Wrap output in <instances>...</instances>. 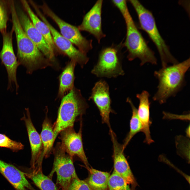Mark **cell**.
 Segmentation results:
<instances>
[{
  "instance_id": "484cf974",
  "label": "cell",
  "mask_w": 190,
  "mask_h": 190,
  "mask_svg": "<svg viewBox=\"0 0 190 190\" xmlns=\"http://www.w3.org/2000/svg\"><path fill=\"white\" fill-rule=\"evenodd\" d=\"M108 190H131L124 179L113 170L108 183Z\"/></svg>"
},
{
  "instance_id": "603a6c76",
  "label": "cell",
  "mask_w": 190,
  "mask_h": 190,
  "mask_svg": "<svg viewBox=\"0 0 190 190\" xmlns=\"http://www.w3.org/2000/svg\"><path fill=\"white\" fill-rule=\"evenodd\" d=\"M26 174L41 190H58L51 178L43 174L42 169L32 170L31 172Z\"/></svg>"
},
{
  "instance_id": "7402d4cb",
  "label": "cell",
  "mask_w": 190,
  "mask_h": 190,
  "mask_svg": "<svg viewBox=\"0 0 190 190\" xmlns=\"http://www.w3.org/2000/svg\"><path fill=\"white\" fill-rule=\"evenodd\" d=\"M87 169L89 174L86 180L92 188L93 190H107L110 173L92 168L89 167Z\"/></svg>"
},
{
  "instance_id": "4fadbf2b",
  "label": "cell",
  "mask_w": 190,
  "mask_h": 190,
  "mask_svg": "<svg viewBox=\"0 0 190 190\" xmlns=\"http://www.w3.org/2000/svg\"><path fill=\"white\" fill-rule=\"evenodd\" d=\"M89 99L93 101L99 110L102 122L106 124L111 128L110 115L113 111L107 83L102 80L97 82L92 89Z\"/></svg>"
},
{
  "instance_id": "4dcf8cb0",
  "label": "cell",
  "mask_w": 190,
  "mask_h": 190,
  "mask_svg": "<svg viewBox=\"0 0 190 190\" xmlns=\"http://www.w3.org/2000/svg\"><path fill=\"white\" fill-rule=\"evenodd\" d=\"M186 135L188 137H189L190 136V126L189 125L188 127L187 128L186 130Z\"/></svg>"
},
{
  "instance_id": "44dd1931",
  "label": "cell",
  "mask_w": 190,
  "mask_h": 190,
  "mask_svg": "<svg viewBox=\"0 0 190 190\" xmlns=\"http://www.w3.org/2000/svg\"><path fill=\"white\" fill-rule=\"evenodd\" d=\"M20 2L34 26L43 36L51 50L54 53L55 46L48 26L34 12L27 1L21 0Z\"/></svg>"
},
{
  "instance_id": "e0dca14e",
  "label": "cell",
  "mask_w": 190,
  "mask_h": 190,
  "mask_svg": "<svg viewBox=\"0 0 190 190\" xmlns=\"http://www.w3.org/2000/svg\"><path fill=\"white\" fill-rule=\"evenodd\" d=\"M0 173L16 190H35L26 179L25 174L1 159Z\"/></svg>"
},
{
  "instance_id": "7c38bea8",
  "label": "cell",
  "mask_w": 190,
  "mask_h": 190,
  "mask_svg": "<svg viewBox=\"0 0 190 190\" xmlns=\"http://www.w3.org/2000/svg\"><path fill=\"white\" fill-rule=\"evenodd\" d=\"M80 129L75 132L73 127L67 128L60 132L61 144L66 152L73 158L78 157L89 168L88 162L84 150L82 140V121L80 122Z\"/></svg>"
},
{
  "instance_id": "cb8c5ba5",
  "label": "cell",
  "mask_w": 190,
  "mask_h": 190,
  "mask_svg": "<svg viewBox=\"0 0 190 190\" xmlns=\"http://www.w3.org/2000/svg\"><path fill=\"white\" fill-rule=\"evenodd\" d=\"M126 101L129 103L131 106L132 110V115L130 121L129 131L122 145L124 150L134 136L138 132L142 131V125L137 113V109L130 98H128Z\"/></svg>"
},
{
  "instance_id": "4316f807",
  "label": "cell",
  "mask_w": 190,
  "mask_h": 190,
  "mask_svg": "<svg viewBox=\"0 0 190 190\" xmlns=\"http://www.w3.org/2000/svg\"><path fill=\"white\" fill-rule=\"evenodd\" d=\"M24 146L21 142L12 140L4 134L0 133V147L9 149L13 151L23 149Z\"/></svg>"
},
{
  "instance_id": "ffe728a7",
  "label": "cell",
  "mask_w": 190,
  "mask_h": 190,
  "mask_svg": "<svg viewBox=\"0 0 190 190\" xmlns=\"http://www.w3.org/2000/svg\"><path fill=\"white\" fill-rule=\"evenodd\" d=\"M77 63L71 60L64 68L59 77V88L57 98H62L74 87V70Z\"/></svg>"
},
{
  "instance_id": "ba28073f",
  "label": "cell",
  "mask_w": 190,
  "mask_h": 190,
  "mask_svg": "<svg viewBox=\"0 0 190 190\" xmlns=\"http://www.w3.org/2000/svg\"><path fill=\"white\" fill-rule=\"evenodd\" d=\"M118 51L116 47L112 46L103 49L91 73L98 77L108 78L123 75L125 73Z\"/></svg>"
},
{
  "instance_id": "2e32d148",
  "label": "cell",
  "mask_w": 190,
  "mask_h": 190,
  "mask_svg": "<svg viewBox=\"0 0 190 190\" xmlns=\"http://www.w3.org/2000/svg\"><path fill=\"white\" fill-rule=\"evenodd\" d=\"M26 115L24 114L21 118L25 124L31 150L30 165L32 170L35 169L40 157L42 150V141L40 135L35 127L31 119L28 108H26Z\"/></svg>"
},
{
  "instance_id": "8fae6325",
  "label": "cell",
  "mask_w": 190,
  "mask_h": 190,
  "mask_svg": "<svg viewBox=\"0 0 190 190\" xmlns=\"http://www.w3.org/2000/svg\"><path fill=\"white\" fill-rule=\"evenodd\" d=\"M16 10L20 24L26 35L54 66H58L54 53L43 36L34 26L27 15L20 8Z\"/></svg>"
},
{
  "instance_id": "5bb4252c",
  "label": "cell",
  "mask_w": 190,
  "mask_h": 190,
  "mask_svg": "<svg viewBox=\"0 0 190 190\" xmlns=\"http://www.w3.org/2000/svg\"><path fill=\"white\" fill-rule=\"evenodd\" d=\"M103 0L97 1L85 15L82 22L78 27L79 30L88 32L92 35L99 43L106 35L102 29V11Z\"/></svg>"
},
{
  "instance_id": "d4e9b609",
  "label": "cell",
  "mask_w": 190,
  "mask_h": 190,
  "mask_svg": "<svg viewBox=\"0 0 190 190\" xmlns=\"http://www.w3.org/2000/svg\"><path fill=\"white\" fill-rule=\"evenodd\" d=\"M11 14L10 0H0V32L7 31V23Z\"/></svg>"
},
{
  "instance_id": "6da1fadb",
  "label": "cell",
  "mask_w": 190,
  "mask_h": 190,
  "mask_svg": "<svg viewBox=\"0 0 190 190\" xmlns=\"http://www.w3.org/2000/svg\"><path fill=\"white\" fill-rule=\"evenodd\" d=\"M12 27L16 40L17 57L19 64L26 69V72L31 74L39 69L54 66L26 34L18 20L14 1H10Z\"/></svg>"
},
{
  "instance_id": "5b68a950",
  "label": "cell",
  "mask_w": 190,
  "mask_h": 190,
  "mask_svg": "<svg viewBox=\"0 0 190 190\" xmlns=\"http://www.w3.org/2000/svg\"><path fill=\"white\" fill-rule=\"evenodd\" d=\"M124 18L126 24V33L123 45L128 51V59L131 61L137 58L140 61L141 66L147 63L156 65L157 61L155 53L148 46L129 11Z\"/></svg>"
},
{
  "instance_id": "3957f363",
  "label": "cell",
  "mask_w": 190,
  "mask_h": 190,
  "mask_svg": "<svg viewBox=\"0 0 190 190\" xmlns=\"http://www.w3.org/2000/svg\"><path fill=\"white\" fill-rule=\"evenodd\" d=\"M62 98L57 118L53 125L54 141L61 131L73 127L77 119L82 117L88 107L80 91L74 87Z\"/></svg>"
},
{
  "instance_id": "9c48e42d",
  "label": "cell",
  "mask_w": 190,
  "mask_h": 190,
  "mask_svg": "<svg viewBox=\"0 0 190 190\" xmlns=\"http://www.w3.org/2000/svg\"><path fill=\"white\" fill-rule=\"evenodd\" d=\"M34 9L39 17L49 29L55 46L69 57L71 60L74 61L81 67L83 68L89 60L87 55L76 48L71 42L59 33L50 24L38 6L35 7Z\"/></svg>"
},
{
  "instance_id": "9a60e30c",
  "label": "cell",
  "mask_w": 190,
  "mask_h": 190,
  "mask_svg": "<svg viewBox=\"0 0 190 190\" xmlns=\"http://www.w3.org/2000/svg\"><path fill=\"white\" fill-rule=\"evenodd\" d=\"M109 132L113 144L114 171L128 185L135 186V180L125 156L122 145L118 142L116 135L111 129H110Z\"/></svg>"
},
{
  "instance_id": "83f0119b",
  "label": "cell",
  "mask_w": 190,
  "mask_h": 190,
  "mask_svg": "<svg viewBox=\"0 0 190 190\" xmlns=\"http://www.w3.org/2000/svg\"><path fill=\"white\" fill-rule=\"evenodd\" d=\"M68 190H93L86 180L74 178L71 182Z\"/></svg>"
},
{
  "instance_id": "7a4b0ae2",
  "label": "cell",
  "mask_w": 190,
  "mask_h": 190,
  "mask_svg": "<svg viewBox=\"0 0 190 190\" xmlns=\"http://www.w3.org/2000/svg\"><path fill=\"white\" fill-rule=\"evenodd\" d=\"M190 59L167 65L154 72L158 80L157 90L153 97L154 101L160 104L165 103L171 96H175L185 83L186 73L190 67Z\"/></svg>"
},
{
  "instance_id": "277c9868",
  "label": "cell",
  "mask_w": 190,
  "mask_h": 190,
  "mask_svg": "<svg viewBox=\"0 0 190 190\" xmlns=\"http://www.w3.org/2000/svg\"><path fill=\"white\" fill-rule=\"evenodd\" d=\"M137 14L140 26L145 31L155 45L159 53L162 67L179 63L171 54L169 46L161 35L152 12L139 1H129Z\"/></svg>"
},
{
  "instance_id": "52a82bcc",
  "label": "cell",
  "mask_w": 190,
  "mask_h": 190,
  "mask_svg": "<svg viewBox=\"0 0 190 190\" xmlns=\"http://www.w3.org/2000/svg\"><path fill=\"white\" fill-rule=\"evenodd\" d=\"M44 14L50 18L58 26L61 34L86 54L93 48L92 40H88L81 34L78 27L63 20L58 16L45 2L39 6Z\"/></svg>"
},
{
  "instance_id": "f546056e",
  "label": "cell",
  "mask_w": 190,
  "mask_h": 190,
  "mask_svg": "<svg viewBox=\"0 0 190 190\" xmlns=\"http://www.w3.org/2000/svg\"><path fill=\"white\" fill-rule=\"evenodd\" d=\"M165 118L168 119H179L182 120H189V114L178 115L166 112H163Z\"/></svg>"
},
{
  "instance_id": "f1b7e54d",
  "label": "cell",
  "mask_w": 190,
  "mask_h": 190,
  "mask_svg": "<svg viewBox=\"0 0 190 190\" xmlns=\"http://www.w3.org/2000/svg\"><path fill=\"white\" fill-rule=\"evenodd\" d=\"M114 5L120 11L123 17L129 11L127 6L126 1L125 0H112Z\"/></svg>"
},
{
  "instance_id": "d6986e66",
  "label": "cell",
  "mask_w": 190,
  "mask_h": 190,
  "mask_svg": "<svg viewBox=\"0 0 190 190\" xmlns=\"http://www.w3.org/2000/svg\"><path fill=\"white\" fill-rule=\"evenodd\" d=\"M47 113L42 125V130L40 135L42 141V150L40 157L35 169L42 168L43 160L48 157L53 151L54 141V139L53 126Z\"/></svg>"
},
{
  "instance_id": "30bf717a",
  "label": "cell",
  "mask_w": 190,
  "mask_h": 190,
  "mask_svg": "<svg viewBox=\"0 0 190 190\" xmlns=\"http://www.w3.org/2000/svg\"><path fill=\"white\" fill-rule=\"evenodd\" d=\"M14 30L12 27L10 31L2 33L3 38L2 48L0 52V59L1 63L5 66L8 78L7 89L11 88L12 83L15 84L16 91L19 88L16 77L17 70L19 65L17 57L14 53L13 44V34Z\"/></svg>"
},
{
  "instance_id": "ac0fdd59",
  "label": "cell",
  "mask_w": 190,
  "mask_h": 190,
  "mask_svg": "<svg viewBox=\"0 0 190 190\" xmlns=\"http://www.w3.org/2000/svg\"><path fill=\"white\" fill-rule=\"evenodd\" d=\"M149 96V93L146 91H143L136 95L139 101L137 113L142 125V131L145 136L144 142L149 144L154 142L151 137L150 128L151 122L150 119Z\"/></svg>"
},
{
  "instance_id": "8992f818",
  "label": "cell",
  "mask_w": 190,
  "mask_h": 190,
  "mask_svg": "<svg viewBox=\"0 0 190 190\" xmlns=\"http://www.w3.org/2000/svg\"><path fill=\"white\" fill-rule=\"evenodd\" d=\"M54 155L50 178L54 172L56 174V184L61 190H68L73 179L78 177L74 165L73 158L65 151L61 142L57 143L53 150Z\"/></svg>"
}]
</instances>
